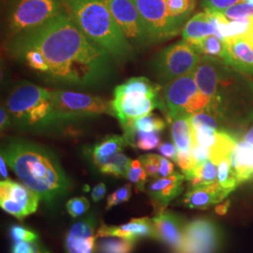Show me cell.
Instances as JSON below:
<instances>
[{"instance_id":"6da1fadb","label":"cell","mask_w":253,"mask_h":253,"mask_svg":"<svg viewBox=\"0 0 253 253\" xmlns=\"http://www.w3.org/2000/svg\"><path fill=\"white\" fill-rule=\"evenodd\" d=\"M8 49H35L48 66L46 80L86 89L108 79L115 60L85 36L66 10L41 27L13 37Z\"/></svg>"},{"instance_id":"7a4b0ae2","label":"cell","mask_w":253,"mask_h":253,"mask_svg":"<svg viewBox=\"0 0 253 253\" xmlns=\"http://www.w3.org/2000/svg\"><path fill=\"white\" fill-rule=\"evenodd\" d=\"M9 168L29 189L45 201L57 198L71 187V182L54 155L40 145L14 141L1 151Z\"/></svg>"},{"instance_id":"3957f363","label":"cell","mask_w":253,"mask_h":253,"mask_svg":"<svg viewBox=\"0 0 253 253\" xmlns=\"http://www.w3.org/2000/svg\"><path fill=\"white\" fill-rule=\"evenodd\" d=\"M66 10L83 33L118 62L134 57L127 42L103 0H64Z\"/></svg>"},{"instance_id":"277c9868","label":"cell","mask_w":253,"mask_h":253,"mask_svg":"<svg viewBox=\"0 0 253 253\" xmlns=\"http://www.w3.org/2000/svg\"><path fill=\"white\" fill-rule=\"evenodd\" d=\"M64 11V0H9L6 15L8 41L42 26Z\"/></svg>"},{"instance_id":"5b68a950","label":"cell","mask_w":253,"mask_h":253,"mask_svg":"<svg viewBox=\"0 0 253 253\" xmlns=\"http://www.w3.org/2000/svg\"><path fill=\"white\" fill-rule=\"evenodd\" d=\"M54 111L59 121L111 115L116 117L112 102L98 96L69 90H52Z\"/></svg>"},{"instance_id":"8992f818","label":"cell","mask_w":253,"mask_h":253,"mask_svg":"<svg viewBox=\"0 0 253 253\" xmlns=\"http://www.w3.org/2000/svg\"><path fill=\"white\" fill-rule=\"evenodd\" d=\"M201 54L183 41L164 48L154 57L152 70L157 80L163 85L174 79L194 72Z\"/></svg>"},{"instance_id":"52a82bcc","label":"cell","mask_w":253,"mask_h":253,"mask_svg":"<svg viewBox=\"0 0 253 253\" xmlns=\"http://www.w3.org/2000/svg\"><path fill=\"white\" fill-rule=\"evenodd\" d=\"M163 102L168 121L182 113L192 115L209 106V101L200 93L193 73L165 84Z\"/></svg>"},{"instance_id":"ba28073f","label":"cell","mask_w":253,"mask_h":253,"mask_svg":"<svg viewBox=\"0 0 253 253\" xmlns=\"http://www.w3.org/2000/svg\"><path fill=\"white\" fill-rule=\"evenodd\" d=\"M123 35L132 47H145L151 42L134 0H103Z\"/></svg>"},{"instance_id":"9c48e42d","label":"cell","mask_w":253,"mask_h":253,"mask_svg":"<svg viewBox=\"0 0 253 253\" xmlns=\"http://www.w3.org/2000/svg\"><path fill=\"white\" fill-rule=\"evenodd\" d=\"M134 1L144 21L151 44L162 43L179 34L169 16L167 0Z\"/></svg>"},{"instance_id":"30bf717a","label":"cell","mask_w":253,"mask_h":253,"mask_svg":"<svg viewBox=\"0 0 253 253\" xmlns=\"http://www.w3.org/2000/svg\"><path fill=\"white\" fill-rule=\"evenodd\" d=\"M113 108L116 113L124 132L134 128L136 118L150 114L157 107L164 110V102L159 100V97L148 96L143 93H115L112 101Z\"/></svg>"},{"instance_id":"8fae6325","label":"cell","mask_w":253,"mask_h":253,"mask_svg":"<svg viewBox=\"0 0 253 253\" xmlns=\"http://www.w3.org/2000/svg\"><path fill=\"white\" fill-rule=\"evenodd\" d=\"M221 243L219 227L207 218H197L185 225L184 242L177 253H216Z\"/></svg>"},{"instance_id":"7c38bea8","label":"cell","mask_w":253,"mask_h":253,"mask_svg":"<svg viewBox=\"0 0 253 253\" xmlns=\"http://www.w3.org/2000/svg\"><path fill=\"white\" fill-rule=\"evenodd\" d=\"M40 199V195L25 184L9 179L0 183L1 208L18 219L35 213Z\"/></svg>"},{"instance_id":"4fadbf2b","label":"cell","mask_w":253,"mask_h":253,"mask_svg":"<svg viewBox=\"0 0 253 253\" xmlns=\"http://www.w3.org/2000/svg\"><path fill=\"white\" fill-rule=\"evenodd\" d=\"M52 90L34 84L24 82L14 86L9 92L5 107L11 119L18 125H23L27 115L42 100L50 98Z\"/></svg>"},{"instance_id":"5bb4252c","label":"cell","mask_w":253,"mask_h":253,"mask_svg":"<svg viewBox=\"0 0 253 253\" xmlns=\"http://www.w3.org/2000/svg\"><path fill=\"white\" fill-rule=\"evenodd\" d=\"M226 64L221 59L201 55L193 74L200 93L209 101V105L218 99L217 94L218 86L224 78L227 71Z\"/></svg>"},{"instance_id":"9a60e30c","label":"cell","mask_w":253,"mask_h":253,"mask_svg":"<svg viewBox=\"0 0 253 253\" xmlns=\"http://www.w3.org/2000/svg\"><path fill=\"white\" fill-rule=\"evenodd\" d=\"M152 221L158 240L170 246L174 253H178L184 242V229L186 225L180 217L170 211L163 210L156 214Z\"/></svg>"},{"instance_id":"2e32d148","label":"cell","mask_w":253,"mask_h":253,"mask_svg":"<svg viewBox=\"0 0 253 253\" xmlns=\"http://www.w3.org/2000/svg\"><path fill=\"white\" fill-rule=\"evenodd\" d=\"M185 175L174 172L167 177L157 178L146 190L156 212L165 210L172 200L176 198L183 190Z\"/></svg>"},{"instance_id":"e0dca14e","label":"cell","mask_w":253,"mask_h":253,"mask_svg":"<svg viewBox=\"0 0 253 253\" xmlns=\"http://www.w3.org/2000/svg\"><path fill=\"white\" fill-rule=\"evenodd\" d=\"M96 237H117L131 241H134L138 238L150 237L158 240L153 221L149 217L133 218L126 224L120 226H108L102 224L98 229Z\"/></svg>"},{"instance_id":"ac0fdd59","label":"cell","mask_w":253,"mask_h":253,"mask_svg":"<svg viewBox=\"0 0 253 253\" xmlns=\"http://www.w3.org/2000/svg\"><path fill=\"white\" fill-rule=\"evenodd\" d=\"M226 45L225 64L238 73L253 78V47L243 38H233L224 41Z\"/></svg>"},{"instance_id":"d6986e66","label":"cell","mask_w":253,"mask_h":253,"mask_svg":"<svg viewBox=\"0 0 253 253\" xmlns=\"http://www.w3.org/2000/svg\"><path fill=\"white\" fill-rule=\"evenodd\" d=\"M230 195V192L222 189L218 182L208 186L191 188L184 196L182 203L190 209L205 210L221 203Z\"/></svg>"},{"instance_id":"ffe728a7","label":"cell","mask_w":253,"mask_h":253,"mask_svg":"<svg viewBox=\"0 0 253 253\" xmlns=\"http://www.w3.org/2000/svg\"><path fill=\"white\" fill-rule=\"evenodd\" d=\"M94 227L91 217L75 223L66 236L67 253H93L96 238Z\"/></svg>"},{"instance_id":"44dd1931","label":"cell","mask_w":253,"mask_h":253,"mask_svg":"<svg viewBox=\"0 0 253 253\" xmlns=\"http://www.w3.org/2000/svg\"><path fill=\"white\" fill-rule=\"evenodd\" d=\"M232 168L239 185L252 182L253 177V145L236 139V145L230 156Z\"/></svg>"},{"instance_id":"7402d4cb","label":"cell","mask_w":253,"mask_h":253,"mask_svg":"<svg viewBox=\"0 0 253 253\" xmlns=\"http://www.w3.org/2000/svg\"><path fill=\"white\" fill-rule=\"evenodd\" d=\"M211 35H216V31L210 15L206 10L192 16L182 30L183 40L191 45Z\"/></svg>"},{"instance_id":"603a6c76","label":"cell","mask_w":253,"mask_h":253,"mask_svg":"<svg viewBox=\"0 0 253 253\" xmlns=\"http://www.w3.org/2000/svg\"><path fill=\"white\" fill-rule=\"evenodd\" d=\"M190 114L182 113L169 122L171 123V135L177 151L189 152L193 145L192 127L190 125Z\"/></svg>"},{"instance_id":"cb8c5ba5","label":"cell","mask_w":253,"mask_h":253,"mask_svg":"<svg viewBox=\"0 0 253 253\" xmlns=\"http://www.w3.org/2000/svg\"><path fill=\"white\" fill-rule=\"evenodd\" d=\"M127 145L124 136L111 135L104 138L99 144L95 145L92 153L93 162L97 167L107 161L111 157L122 151Z\"/></svg>"},{"instance_id":"d4e9b609","label":"cell","mask_w":253,"mask_h":253,"mask_svg":"<svg viewBox=\"0 0 253 253\" xmlns=\"http://www.w3.org/2000/svg\"><path fill=\"white\" fill-rule=\"evenodd\" d=\"M196 0H167V9L172 25L179 33L196 8Z\"/></svg>"},{"instance_id":"484cf974","label":"cell","mask_w":253,"mask_h":253,"mask_svg":"<svg viewBox=\"0 0 253 253\" xmlns=\"http://www.w3.org/2000/svg\"><path fill=\"white\" fill-rule=\"evenodd\" d=\"M184 175L186 180L190 183V189L211 185L217 182V164L208 160L196 165L190 172Z\"/></svg>"},{"instance_id":"4316f807","label":"cell","mask_w":253,"mask_h":253,"mask_svg":"<svg viewBox=\"0 0 253 253\" xmlns=\"http://www.w3.org/2000/svg\"><path fill=\"white\" fill-rule=\"evenodd\" d=\"M191 45V44H190ZM201 55H208L221 59L224 63L228 57L226 45L222 40L216 35H211L202 40L194 45H191Z\"/></svg>"},{"instance_id":"83f0119b","label":"cell","mask_w":253,"mask_h":253,"mask_svg":"<svg viewBox=\"0 0 253 253\" xmlns=\"http://www.w3.org/2000/svg\"><path fill=\"white\" fill-rule=\"evenodd\" d=\"M161 86L159 84H155L152 82L149 81L145 77H134L130 78L126 83L118 85L115 89V93H143L152 97H159V92Z\"/></svg>"},{"instance_id":"f1b7e54d","label":"cell","mask_w":253,"mask_h":253,"mask_svg":"<svg viewBox=\"0 0 253 253\" xmlns=\"http://www.w3.org/2000/svg\"><path fill=\"white\" fill-rule=\"evenodd\" d=\"M131 160L122 152L116 154L98 167L100 172L117 177H126L131 164Z\"/></svg>"},{"instance_id":"f546056e","label":"cell","mask_w":253,"mask_h":253,"mask_svg":"<svg viewBox=\"0 0 253 253\" xmlns=\"http://www.w3.org/2000/svg\"><path fill=\"white\" fill-rule=\"evenodd\" d=\"M217 182L222 189L230 193L239 186L232 168L230 157L224 158L217 163Z\"/></svg>"},{"instance_id":"4dcf8cb0","label":"cell","mask_w":253,"mask_h":253,"mask_svg":"<svg viewBox=\"0 0 253 253\" xmlns=\"http://www.w3.org/2000/svg\"><path fill=\"white\" fill-rule=\"evenodd\" d=\"M217 115V112L209 107L190 115V121L192 130H197L205 127L218 129Z\"/></svg>"},{"instance_id":"1f68e13d","label":"cell","mask_w":253,"mask_h":253,"mask_svg":"<svg viewBox=\"0 0 253 253\" xmlns=\"http://www.w3.org/2000/svg\"><path fill=\"white\" fill-rule=\"evenodd\" d=\"M160 133L161 132H141L135 129L128 145L142 150H152L161 145Z\"/></svg>"},{"instance_id":"d6a6232c","label":"cell","mask_w":253,"mask_h":253,"mask_svg":"<svg viewBox=\"0 0 253 253\" xmlns=\"http://www.w3.org/2000/svg\"><path fill=\"white\" fill-rule=\"evenodd\" d=\"M134 242L123 238H111L101 241L98 245L100 253H131Z\"/></svg>"},{"instance_id":"836d02e7","label":"cell","mask_w":253,"mask_h":253,"mask_svg":"<svg viewBox=\"0 0 253 253\" xmlns=\"http://www.w3.org/2000/svg\"><path fill=\"white\" fill-rule=\"evenodd\" d=\"M165 127L163 119L151 113L134 120V128L141 132H162Z\"/></svg>"},{"instance_id":"e575fe53","label":"cell","mask_w":253,"mask_h":253,"mask_svg":"<svg viewBox=\"0 0 253 253\" xmlns=\"http://www.w3.org/2000/svg\"><path fill=\"white\" fill-rule=\"evenodd\" d=\"M147 176L148 175L141 161L139 159L132 161L126 174V178L134 185L137 192L145 191V186Z\"/></svg>"},{"instance_id":"d590c367","label":"cell","mask_w":253,"mask_h":253,"mask_svg":"<svg viewBox=\"0 0 253 253\" xmlns=\"http://www.w3.org/2000/svg\"><path fill=\"white\" fill-rule=\"evenodd\" d=\"M228 20L235 21L245 18H253V6L241 1L222 12Z\"/></svg>"},{"instance_id":"8d00e7d4","label":"cell","mask_w":253,"mask_h":253,"mask_svg":"<svg viewBox=\"0 0 253 253\" xmlns=\"http://www.w3.org/2000/svg\"><path fill=\"white\" fill-rule=\"evenodd\" d=\"M162 156L156 154H146L139 158L145 168V172L148 176L152 178H159V172L162 164Z\"/></svg>"},{"instance_id":"74e56055","label":"cell","mask_w":253,"mask_h":253,"mask_svg":"<svg viewBox=\"0 0 253 253\" xmlns=\"http://www.w3.org/2000/svg\"><path fill=\"white\" fill-rule=\"evenodd\" d=\"M131 197V184H126L125 186L119 188L118 190L114 191L108 198L106 208H110L120 205L122 203H126Z\"/></svg>"},{"instance_id":"f35d334b","label":"cell","mask_w":253,"mask_h":253,"mask_svg":"<svg viewBox=\"0 0 253 253\" xmlns=\"http://www.w3.org/2000/svg\"><path fill=\"white\" fill-rule=\"evenodd\" d=\"M67 210L69 214L73 217H81L84 215L90 207L88 200L84 197H76L70 200L67 203Z\"/></svg>"},{"instance_id":"ab89813d","label":"cell","mask_w":253,"mask_h":253,"mask_svg":"<svg viewBox=\"0 0 253 253\" xmlns=\"http://www.w3.org/2000/svg\"><path fill=\"white\" fill-rule=\"evenodd\" d=\"M243 0H202V7L205 10L224 12L227 9Z\"/></svg>"},{"instance_id":"60d3db41","label":"cell","mask_w":253,"mask_h":253,"mask_svg":"<svg viewBox=\"0 0 253 253\" xmlns=\"http://www.w3.org/2000/svg\"><path fill=\"white\" fill-rule=\"evenodd\" d=\"M235 137L236 139L243 140L253 145V110L250 112L244 121L241 123L239 133Z\"/></svg>"},{"instance_id":"b9f144b4","label":"cell","mask_w":253,"mask_h":253,"mask_svg":"<svg viewBox=\"0 0 253 253\" xmlns=\"http://www.w3.org/2000/svg\"><path fill=\"white\" fill-rule=\"evenodd\" d=\"M175 163L179 166L183 174H186L190 172L196 165L192 160L190 151L189 152H183V151H177V156L175 159Z\"/></svg>"},{"instance_id":"7bdbcfd3","label":"cell","mask_w":253,"mask_h":253,"mask_svg":"<svg viewBox=\"0 0 253 253\" xmlns=\"http://www.w3.org/2000/svg\"><path fill=\"white\" fill-rule=\"evenodd\" d=\"M190 154L195 165H198L200 163H205L208 160H210V150L202 145L193 144L190 150Z\"/></svg>"},{"instance_id":"ee69618b","label":"cell","mask_w":253,"mask_h":253,"mask_svg":"<svg viewBox=\"0 0 253 253\" xmlns=\"http://www.w3.org/2000/svg\"><path fill=\"white\" fill-rule=\"evenodd\" d=\"M11 235L16 241L34 242L38 238L34 233L21 226H13L11 228Z\"/></svg>"},{"instance_id":"f6af8a7d","label":"cell","mask_w":253,"mask_h":253,"mask_svg":"<svg viewBox=\"0 0 253 253\" xmlns=\"http://www.w3.org/2000/svg\"><path fill=\"white\" fill-rule=\"evenodd\" d=\"M12 253H40V252L32 242L17 241L12 248Z\"/></svg>"},{"instance_id":"bcb514c9","label":"cell","mask_w":253,"mask_h":253,"mask_svg":"<svg viewBox=\"0 0 253 253\" xmlns=\"http://www.w3.org/2000/svg\"><path fill=\"white\" fill-rule=\"evenodd\" d=\"M160 153L164 156L167 159H171L173 162H175L176 156H177V148L172 143H163L158 147Z\"/></svg>"},{"instance_id":"7dc6e473","label":"cell","mask_w":253,"mask_h":253,"mask_svg":"<svg viewBox=\"0 0 253 253\" xmlns=\"http://www.w3.org/2000/svg\"><path fill=\"white\" fill-rule=\"evenodd\" d=\"M106 193V187H105V184L103 183H99L98 185H96L94 187V189L92 190V199L94 202H99L100 200L102 199L104 197Z\"/></svg>"},{"instance_id":"c3c4849f","label":"cell","mask_w":253,"mask_h":253,"mask_svg":"<svg viewBox=\"0 0 253 253\" xmlns=\"http://www.w3.org/2000/svg\"><path fill=\"white\" fill-rule=\"evenodd\" d=\"M10 121H11V117L9 112L7 111L6 107L2 106L0 109V128L2 131L10 125Z\"/></svg>"},{"instance_id":"681fc988","label":"cell","mask_w":253,"mask_h":253,"mask_svg":"<svg viewBox=\"0 0 253 253\" xmlns=\"http://www.w3.org/2000/svg\"><path fill=\"white\" fill-rule=\"evenodd\" d=\"M7 163L5 161V159L1 156L0 157V172H1V178L2 180H7L9 179L8 176V171H7Z\"/></svg>"},{"instance_id":"f907efd6","label":"cell","mask_w":253,"mask_h":253,"mask_svg":"<svg viewBox=\"0 0 253 253\" xmlns=\"http://www.w3.org/2000/svg\"><path fill=\"white\" fill-rule=\"evenodd\" d=\"M229 206H230V202L229 201H226L225 203L217 206V208H216V213L218 214V215H224L226 213L228 208H229Z\"/></svg>"},{"instance_id":"816d5d0a","label":"cell","mask_w":253,"mask_h":253,"mask_svg":"<svg viewBox=\"0 0 253 253\" xmlns=\"http://www.w3.org/2000/svg\"><path fill=\"white\" fill-rule=\"evenodd\" d=\"M243 39H244L245 41H246L248 43H250V44L253 47V26L252 27V28L250 29V31L243 37Z\"/></svg>"},{"instance_id":"f5cc1de1","label":"cell","mask_w":253,"mask_h":253,"mask_svg":"<svg viewBox=\"0 0 253 253\" xmlns=\"http://www.w3.org/2000/svg\"><path fill=\"white\" fill-rule=\"evenodd\" d=\"M244 2H246L247 4H250V5H252L253 6V0H243Z\"/></svg>"},{"instance_id":"db71d44e","label":"cell","mask_w":253,"mask_h":253,"mask_svg":"<svg viewBox=\"0 0 253 253\" xmlns=\"http://www.w3.org/2000/svg\"><path fill=\"white\" fill-rule=\"evenodd\" d=\"M252 182H253V179H252Z\"/></svg>"}]
</instances>
